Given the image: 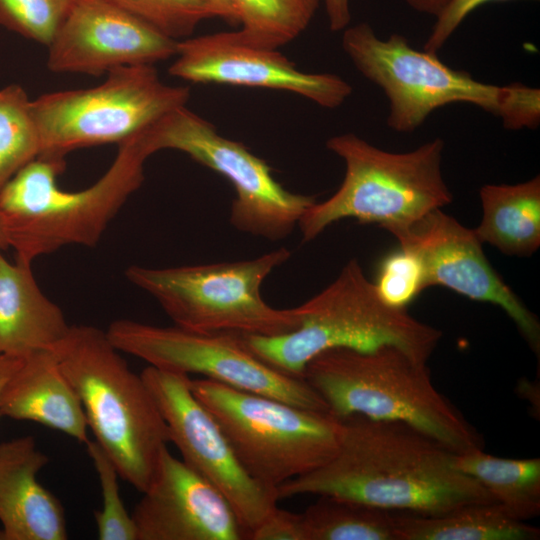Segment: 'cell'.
<instances>
[{"label":"cell","instance_id":"obj_18","mask_svg":"<svg viewBox=\"0 0 540 540\" xmlns=\"http://www.w3.org/2000/svg\"><path fill=\"white\" fill-rule=\"evenodd\" d=\"M49 458L32 436L0 443V524L3 540H66L61 501L37 475Z\"/></svg>","mask_w":540,"mask_h":540},{"label":"cell","instance_id":"obj_38","mask_svg":"<svg viewBox=\"0 0 540 540\" xmlns=\"http://www.w3.org/2000/svg\"><path fill=\"white\" fill-rule=\"evenodd\" d=\"M0 540H3L2 532L0 530Z\"/></svg>","mask_w":540,"mask_h":540},{"label":"cell","instance_id":"obj_26","mask_svg":"<svg viewBox=\"0 0 540 540\" xmlns=\"http://www.w3.org/2000/svg\"><path fill=\"white\" fill-rule=\"evenodd\" d=\"M31 102L18 84L0 89V190L40 155V137Z\"/></svg>","mask_w":540,"mask_h":540},{"label":"cell","instance_id":"obj_20","mask_svg":"<svg viewBox=\"0 0 540 540\" xmlns=\"http://www.w3.org/2000/svg\"><path fill=\"white\" fill-rule=\"evenodd\" d=\"M61 308L41 290L32 263L0 251V353L24 359L51 349L67 334Z\"/></svg>","mask_w":540,"mask_h":540},{"label":"cell","instance_id":"obj_11","mask_svg":"<svg viewBox=\"0 0 540 540\" xmlns=\"http://www.w3.org/2000/svg\"><path fill=\"white\" fill-rule=\"evenodd\" d=\"M137 137L148 157L164 149L178 150L225 177L235 191L230 223L238 231L271 241L284 239L316 202L314 196L285 189L262 158L220 135L186 106L163 115Z\"/></svg>","mask_w":540,"mask_h":540},{"label":"cell","instance_id":"obj_12","mask_svg":"<svg viewBox=\"0 0 540 540\" xmlns=\"http://www.w3.org/2000/svg\"><path fill=\"white\" fill-rule=\"evenodd\" d=\"M111 343L162 370L196 373L244 391L318 411H328L319 394L303 379L283 373L256 354L237 332H194L130 319L113 321L106 330Z\"/></svg>","mask_w":540,"mask_h":540},{"label":"cell","instance_id":"obj_24","mask_svg":"<svg viewBox=\"0 0 540 540\" xmlns=\"http://www.w3.org/2000/svg\"><path fill=\"white\" fill-rule=\"evenodd\" d=\"M301 515L305 540H397L393 512L354 500L319 495Z\"/></svg>","mask_w":540,"mask_h":540},{"label":"cell","instance_id":"obj_6","mask_svg":"<svg viewBox=\"0 0 540 540\" xmlns=\"http://www.w3.org/2000/svg\"><path fill=\"white\" fill-rule=\"evenodd\" d=\"M298 308L300 323L288 333L243 334L254 354L294 377L302 378L307 363L332 348L371 350L393 345L427 362L442 337L439 329L414 318L407 309L386 304L356 259Z\"/></svg>","mask_w":540,"mask_h":540},{"label":"cell","instance_id":"obj_1","mask_svg":"<svg viewBox=\"0 0 540 540\" xmlns=\"http://www.w3.org/2000/svg\"><path fill=\"white\" fill-rule=\"evenodd\" d=\"M339 419L342 429L336 454L321 467L279 485V500L329 495L420 515L495 502L456 467L457 453L419 429L362 415Z\"/></svg>","mask_w":540,"mask_h":540},{"label":"cell","instance_id":"obj_10","mask_svg":"<svg viewBox=\"0 0 540 540\" xmlns=\"http://www.w3.org/2000/svg\"><path fill=\"white\" fill-rule=\"evenodd\" d=\"M189 98V87L164 83L153 65L116 68L95 87L42 94L31 102L38 157L65 159L76 149L119 145Z\"/></svg>","mask_w":540,"mask_h":540},{"label":"cell","instance_id":"obj_14","mask_svg":"<svg viewBox=\"0 0 540 540\" xmlns=\"http://www.w3.org/2000/svg\"><path fill=\"white\" fill-rule=\"evenodd\" d=\"M391 234L400 248L420 259L427 287L444 286L471 300L500 307L539 354L538 318L491 266L474 229L436 209Z\"/></svg>","mask_w":540,"mask_h":540},{"label":"cell","instance_id":"obj_19","mask_svg":"<svg viewBox=\"0 0 540 540\" xmlns=\"http://www.w3.org/2000/svg\"><path fill=\"white\" fill-rule=\"evenodd\" d=\"M0 416L36 422L81 443L89 440L82 403L51 349L22 359L3 389Z\"/></svg>","mask_w":540,"mask_h":540},{"label":"cell","instance_id":"obj_28","mask_svg":"<svg viewBox=\"0 0 540 540\" xmlns=\"http://www.w3.org/2000/svg\"><path fill=\"white\" fill-rule=\"evenodd\" d=\"M108 1L177 41L190 37L201 21L214 17L199 0Z\"/></svg>","mask_w":540,"mask_h":540},{"label":"cell","instance_id":"obj_34","mask_svg":"<svg viewBox=\"0 0 540 540\" xmlns=\"http://www.w3.org/2000/svg\"><path fill=\"white\" fill-rule=\"evenodd\" d=\"M207 6L214 17H219L230 24H239L238 11L234 0H199Z\"/></svg>","mask_w":540,"mask_h":540},{"label":"cell","instance_id":"obj_9","mask_svg":"<svg viewBox=\"0 0 540 540\" xmlns=\"http://www.w3.org/2000/svg\"><path fill=\"white\" fill-rule=\"evenodd\" d=\"M194 396L217 421L247 473L272 488L326 464L341 420L208 378L191 379Z\"/></svg>","mask_w":540,"mask_h":540},{"label":"cell","instance_id":"obj_30","mask_svg":"<svg viewBox=\"0 0 540 540\" xmlns=\"http://www.w3.org/2000/svg\"><path fill=\"white\" fill-rule=\"evenodd\" d=\"M374 284L386 304L407 309L427 288L425 269L414 253L399 247L381 261Z\"/></svg>","mask_w":540,"mask_h":540},{"label":"cell","instance_id":"obj_7","mask_svg":"<svg viewBox=\"0 0 540 540\" xmlns=\"http://www.w3.org/2000/svg\"><path fill=\"white\" fill-rule=\"evenodd\" d=\"M326 147L344 161L345 175L331 197L316 201L302 215L298 227L304 242L344 218L378 224L392 233L453 200L442 173L441 138L395 153L344 133L329 138Z\"/></svg>","mask_w":540,"mask_h":540},{"label":"cell","instance_id":"obj_31","mask_svg":"<svg viewBox=\"0 0 540 540\" xmlns=\"http://www.w3.org/2000/svg\"><path fill=\"white\" fill-rule=\"evenodd\" d=\"M515 0H451L442 13L436 17L431 33L424 43L423 49L437 53L460 24L478 7L489 2H506ZM538 1V0H528Z\"/></svg>","mask_w":540,"mask_h":540},{"label":"cell","instance_id":"obj_2","mask_svg":"<svg viewBox=\"0 0 540 540\" xmlns=\"http://www.w3.org/2000/svg\"><path fill=\"white\" fill-rule=\"evenodd\" d=\"M426 363L393 345L332 348L311 359L302 378L337 418L404 422L457 454L482 448L479 432L435 388Z\"/></svg>","mask_w":540,"mask_h":540},{"label":"cell","instance_id":"obj_4","mask_svg":"<svg viewBox=\"0 0 540 540\" xmlns=\"http://www.w3.org/2000/svg\"><path fill=\"white\" fill-rule=\"evenodd\" d=\"M147 158L134 135L119 144L94 184L77 191L57 184L65 159L37 157L22 167L0 190V217L15 258L32 263L65 246H95L142 185Z\"/></svg>","mask_w":540,"mask_h":540},{"label":"cell","instance_id":"obj_16","mask_svg":"<svg viewBox=\"0 0 540 540\" xmlns=\"http://www.w3.org/2000/svg\"><path fill=\"white\" fill-rule=\"evenodd\" d=\"M177 42L108 0H74L48 46L47 67L98 76L172 58Z\"/></svg>","mask_w":540,"mask_h":540},{"label":"cell","instance_id":"obj_33","mask_svg":"<svg viewBox=\"0 0 540 540\" xmlns=\"http://www.w3.org/2000/svg\"><path fill=\"white\" fill-rule=\"evenodd\" d=\"M331 31H343L349 26L351 12L349 0H322Z\"/></svg>","mask_w":540,"mask_h":540},{"label":"cell","instance_id":"obj_13","mask_svg":"<svg viewBox=\"0 0 540 540\" xmlns=\"http://www.w3.org/2000/svg\"><path fill=\"white\" fill-rule=\"evenodd\" d=\"M141 376L182 460L224 495L250 539L277 507L276 489L247 473L215 418L192 393L189 375L148 366Z\"/></svg>","mask_w":540,"mask_h":540},{"label":"cell","instance_id":"obj_32","mask_svg":"<svg viewBox=\"0 0 540 540\" xmlns=\"http://www.w3.org/2000/svg\"><path fill=\"white\" fill-rule=\"evenodd\" d=\"M252 540H305L301 513L275 507L252 531Z\"/></svg>","mask_w":540,"mask_h":540},{"label":"cell","instance_id":"obj_21","mask_svg":"<svg viewBox=\"0 0 540 540\" xmlns=\"http://www.w3.org/2000/svg\"><path fill=\"white\" fill-rule=\"evenodd\" d=\"M482 219L474 229L482 243L505 255L527 257L540 247V177L479 190Z\"/></svg>","mask_w":540,"mask_h":540},{"label":"cell","instance_id":"obj_37","mask_svg":"<svg viewBox=\"0 0 540 540\" xmlns=\"http://www.w3.org/2000/svg\"><path fill=\"white\" fill-rule=\"evenodd\" d=\"M9 248L6 232L3 226V222L0 217V251H4Z\"/></svg>","mask_w":540,"mask_h":540},{"label":"cell","instance_id":"obj_8","mask_svg":"<svg viewBox=\"0 0 540 540\" xmlns=\"http://www.w3.org/2000/svg\"><path fill=\"white\" fill-rule=\"evenodd\" d=\"M290 257V250L279 248L247 260L165 268L132 265L125 275L180 328L277 336L298 327L300 311L270 306L261 288Z\"/></svg>","mask_w":540,"mask_h":540},{"label":"cell","instance_id":"obj_35","mask_svg":"<svg viewBox=\"0 0 540 540\" xmlns=\"http://www.w3.org/2000/svg\"><path fill=\"white\" fill-rule=\"evenodd\" d=\"M451 0H405L414 11L438 17Z\"/></svg>","mask_w":540,"mask_h":540},{"label":"cell","instance_id":"obj_23","mask_svg":"<svg viewBox=\"0 0 540 540\" xmlns=\"http://www.w3.org/2000/svg\"><path fill=\"white\" fill-rule=\"evenodd\" d=\"M455 465L515 519L527 521L540 513L539 458H501L476 448L456 454Z\"/></svg>","mask_w":540,"mask_h":540},{"label":"cell","instance_id":"obj_22","mask_svg":"<svg viewBox=\"0 0 540 540\" xmlns=\"http://www.w3.org/2000/svg\"><path fill=\"white\" fill-rule=\"evenodd\" d=\"M397 540H536L538 527L496 502L471 503L438 515L395 514Z\"/></svg>","mask_w":540,"mask_h":540},{"label":"cell","instance_id":"obj_29","mask_svg":"<svg viewBox=\"0 0 540 540\" xmlns=\"http://www.w3.org/2000/svg\"><path fill=\"white\" fill-rule=\"evenodd\" d=\"M74 0H0V25L49 46Z\"/></svg>","mask_w":540,"mask_h":540},{"label":"cell","instance_id":"obj_15","mask_svg":"<svg viewBox=\"0 0 540 540\" xmlns=\"http://www.w3.org/2000/svg\"><path fill=\"white\" fill-rule=\"evenodd\" d=\"M174 57L169 67L174 77L193 83L288 91L327 109L341 106L353 91L340 76L303 72L277 49L250 45L237 31L179 40Z\"/></svg>","mask_w":540,"mask_h":540},{"label":"cell","instance_id":"obj_36","mask_svg":"<svg viewBox=\"0 0 540 540\" xmlns=\"http://www.w3.org/2000/svg\"><path fill=\"white\" fill-rule=\"evenodd\" d=\"M21 361L22 359L0 353V399L7 381L19 367Z\"/></svg>","mask_w":540,"mask_h":540},{"label":"cell","instance_id":"obj_25","mask_svg":"<svg viewBox=\"0 0 540 540\" xmlns=\"http://www.w3.org/2000/svg\"><path fill=\"white\" fill-rule=\"evenodd\" d=\"M241 39L255 47L278 49L311 23L322 0H234Z\"/></svg>","mask_w":540,"mask_h":540},{"label":"cell","instance_id":"obj_5","mask_svg":"<svg viewBox=\"0 0 540 540\" xmlns=\"http://www.w3.org/2000/svg\"><path fill=\"white\" fill-rule=\"evenodd\" d=\"M51 350L79 396L95 441L120 478L144 492L170 436L141 374L130 369L106 331L92 325L70 326Z\"/></svg>","mask_w":540,"mask_h":540},{"label":"cell","instance_id":"obj_17","mask_svg":"<svg viewBox=\"0 0 540 540\" xmlns=\"http://www.w3.org/2000/svg\"><path fill=\"white\" fill-rule=\"evenodd\" d=\"M142 493L131 512L137 540L248 539L224 495L167 447Z\"/></svg>","mask_w":540,"mask_h":540},{"label":"cell","instance_id":"obj_3","mask_svg":"<svg viewBox=\"0 0 540 540\" xmlns=\"http://www.w3.org/2000/svg\"><path fill=\"white\" fill-rule=\"evenodd\" d=\"M341 43L356 69L384 92L387 126L398 133L414 132L432 112L454 103L474 105L509 130L535 129L540 123L538 88L480 82L443 63L437 53L414 49L401 34L381 39L365 22L345 28Z\"/></svg>","mask_w":540,"mask_h":540},{"label":"cell","instance_id":"obj_27","mask_svg":"<svg viewBox=\"0 0 540 540\" xmlns=\"http://www.w3.org/2000/svg\"><path fill=\"white\" fill-rule=\"evenodd\" d=\"M87 453L98 476L102 494V508L94 512L100 540H137L136 526L121 499L120 477L113 461L95 441L86 443Z\"/></svg>","mask_w":540,"mask_h":540}]
</instances>
